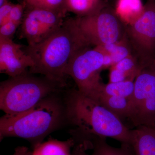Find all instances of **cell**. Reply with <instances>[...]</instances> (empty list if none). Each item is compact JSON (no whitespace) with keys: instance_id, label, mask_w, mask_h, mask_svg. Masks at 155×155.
I'll return each mask as SVG.
<instances>
[{"instance_id":"obj_1","label":"cell","mask_w":155,"mask_h":155,"mask_svg":"<svg viewBox=\"0 0 155 155\" xmlns=\"http://www.w3.org/2000/svg\"><path fill=\"white\" fill-rule=\"evenodd\" d=\"M67 120L74 127L75 143L89 145L95 139L109 137L121 143L131 141V129L94 100L72 89L65 102Z\"/></svg>"},{"instance_id":"obj_2","label":"cell","mask_w":155,"mask_h":155,"mask_svg":"<svg viewBox=\"0 0 155 155\" xmlns=\"http://www.w3.org/2000/svg\"><path fill=\"white\" fill-rule=\"evenodd\" d=\"M91 46L78 28L75 18H69L44 41L24 46L23 50L34 63L28 72L66 86V69L69 61L76 53Z\"/></svg>"},{"instance_id":"obj_3","label":"cell","mask_w":155,"mask_h":155,"mask_svg":"<svg viewBox=\"0 0 155 155\" xmlns=\"http://www.w3.org/2000/svg\"><path fill=\"white\" fill-rule=\"evenodd\" d=\"M49 96L29 110L18 115L5 114L0 119V139L16 137L35 147L67 119L65 104L56 94Z\"/></svg>"},{"instance_id":"obj_4","label":"cell","mask_w":155,"mask_h":155,"mask_svg":"<svg viewBox=\"0 0 155 155\" xmlns=\"http://www.w3.org/2000/svg\"><path fill=\"white\" fill-rule=\"evenodd\" d=\"M27 72L0 83V109L5 114L18 115L32 109L65 85Z\"/></svg>"},{"instance_id":"obj_5","label":"cell","mask_w":155,"mask_h":155,"mask_svg":"<svg viewBox=\"0 0 155 155\" xmlns=\"http://www.w3.org/2000/svg\"><path fill=\"white\" fill-rule=\"evenodd\" d=\"M104 54L98 47L81 50L69 61L66 74L75 81L78 90L97 101L102 82L101 73L104 69Z\"/></svg>"},{"instance_id":"obj_6","label":"cell","mask_w":155,"mask_h":155,"mask_svg":"<svg viewBox=\"0 0 155 155\" xmlns=\"http://www.w3.org/2000/svg\"><path fill=\"white\" fill-rule=\"evenodd\" d=\"M127 120L135 128L155 129V61L144 65L134 79Z\"/></svg>"},{"instance_id":"obj_7","label":"cell","mask_w":155,"mask_h":155,"mask_svg":"<svg viewBox=\"0 0 155 155\" xmlns=\"http://www.w3.org/2000/svg\"><path fill=\"white\" fill-rule=\"evenodd\" d=\"M75 18L78 28L91 46L111 44L126 36V25L115 10L106 6L94 14Z\"/></svg>"},{"instance_id":"obj_8","label":"cell","mask_w":155,"mask_h":155,"mask_svg":"<svg viewBox=\"0 0 155 155\" xmlns=\"http://www.w3.org/2000/svg\"><path fill=\"white\" fill-rule=\"evenodd\" d=\"M27 7L20 25V37L28 45L38 44L55 32L62 25L67 13L64 10Z\"/></svg>"},{"instance_id":"obj_9","label":"cell","mask_w":155,"mask_h":155,"mask_svg":"<svg viewBox=\"0 0 155 155\" xmlns=\"http://www.w3.org/2000/svg\"><path fill=\"white\" fill-rule=\"evenodd\" d=\"M126 36L142 64L155 61V0H148L140 17L126 26Z\"/></svg>"},{"instance_id":"obj_10","label":"cell","mask_w":155,"mask_h":155,"mask_svg":"<svg viewBox=\"0 0 155 155\" xmlns=\"http://www.w3.org/2000/svg\"><path fill=\"white\" fill-rule=\"evenodd\" d=\"M24 46L13 39L0 36V72L14 77L28 72L33 66L30 56L23 50Z\"/></svg>"},{"instance_id":"obj_11","label":"cell","mask_w":155,"mask_h":155,"mask_svg":"<svg viewBox=\"0 0 155 155\" xmlns=\"http://www.w3.org/2000/svg\"><path fill=\"white\" fill-rule=\"evenodd\" d=\"M143 65L135 55H131L110 68L109 82L134 81Z\"/></svg>"},{"instance_id":"obj_12","label":"cell","mask_w":155,"mask_h":155,"mask_svg":"<svg viewBox=\"0 0 155 155\" xmlns=\"http://www.w3.org/2000/svg\"><path fill=\"white\" fill-rule=\"evenodd\" d=\"M130 144L136 155H155V129L140 126L131 129Z\"/></svg>"},{"instance_id":"obj_13","label":"cell","mask_w":155,"mask_h":155,"mask_svg":"<svg viewBox=\"0 0 155 155\" xmlns=\"http://www.w3.org/2000/svg\"><path fill=\"white\" fill-rule=\"evenodd\" d=\"M142 0H117L115 12L126 26L140 17L144 11Z\"/></svg>"},{"instance_id":"obj_14","label":"cell","mask_w":155,"mask_h":155,"mask_svg":"<svg viewBox=\"0 0 155 155\" xmlns=\"http://www.w3.org/2000/svg\"><path fill=\"white\" fill-rule=\"evenodd\" d=\"M75 144L72 137L65 141L51 139L36 146L33 152L36 155H72Z\"/></svg>"},{"instance_id":"obj_15","label":"cell","mask_w":155,"mask_h":155,"mask_svg":"<svg viewBox=\"0 0 155 155\" xmlns=\"http://www.w3.org/2000/svg\"><path fill=\"white\" fill-rule=\"evenodd\" d=\"M105 6L102 0H64L63 9L80 17L94 14Z\"/></svg>"},{"instance_id":"obj_16","label":"cell","mask_w":155,"mask_h":155,"mask_svg":"<svg viewBox=\"0 0 155 155\" xmlns=\"http://www.w3.org/2000/svg\"><path fill=\"white\" fill-rule=\"evenodd\" d=\"M130 99L121 97L100 95L97 102L118 117L123 120L128 119L130 111Z\"/></svg>"},{"instance_id":"obj_17","label":"cell","mask_w":155,"mask_h":155,"mask_svg":"<svg viewBox=\"0 0 155 155\" xmlns=\"http://www.w3.org/2000/svg\"><path fill=\"white\" fill-rule=\"evenodd\" d=\"M134 91V81L109 82L107 84L102 83L100 87L98 98L100 95H104L131 99L133 96Z\"/></svg>"},{"instance_id":"obj_18","label":"cell","mask_w":155,"mask_h":155,"mask_svg":"<svg viewBox=\"0 0 155 155\" xmlns=\"http://www.w3.org/2000/svg\"><path fill=\"white\" fill-rule=\"evenodd\" d=\"M106 139L98 138L91 141V155H136L131 144L122 143L120 147H115L108 144Z\"/></svg>"},{"instance_id":"obj_19","label":"cell","mask_w":155,"mask_h":155,"mask_svg":"<svg viewBox=\"0 0 155 155\" xmlns=\"http://www.w3.org/2000/svg\"><path fill=\"white\" fill-rule=\"evenodd\" d=\"M97 47L104 52L107 53L111 56L114 65L128 56L135 55L127 36L114 43Z\"/></svg>"},{"instance_id":"obj_20","label":"cell","mask_w":155,"mask_h":155,"mask_svg":"<svg viewBox=\"0 0 155 155\" xmlns=\"http://www.w3.org/2000/svg\"><path fill=\"white\" fill-rule=\"evenodd\" d=\"M26 6L53 10H64V0H25Z\"/></svg>"},{"instance_id":"obj_21","label":"cell","mask_w":155,"mask_h":155,"mask_svg":"<svg viewBox=\"0 0 155 155\" xmlns=\"http://www.w3.org/2000/svg\"><path fill=\"white\" fill-rule=\"evenodd\" d=\"M26 8V4L25 1L22 3L15 4L11 11L10 20L20 26Z\"/></svg>"},{"instance_id":"obj_22","label":"cell","mask_w":155,"mask_h":155,"mask_svg":"<svg viewBox=\"0 0 155 155\" xmlns=\"http://www.w3.org/2000/svg\"><path fill=\"white\" fill-rule=\"evenodd\" d=\"M20 25L11 20L0 26V36L13 39V37Z\"/></svg>"},{"instance_id":"obj_23","label":"cell","mask_w":155,"mask_h":155,"mask_svg":"<svg viewBox=\"0 0 155 155\" xmlns=\"http://www.w3.org/2000/svg\"><path fill=\"white\" fill-rule=\"evenodd\" d=\"M14 5V3L10 2L0 6V26L10 20L11 11Z\"/></svg>"},{"instance_id":"obj_24","label":"cell","mask_w":155,"mask_h":155,"mask_svg":"<svg viewBox=\"0 0 155 155\" xmlns=\"http://www.w3.org/2000/svg\"><path fill=\"white\" fill-rule=\"evenodd\" d=\"M87 150L82 143H75L72 149V155H88L86 152Z\"/></svg>"},{"instance_id":"obj_25","label":"cell","mask_w":155,"mask_h":155,"mask_svg":"<svg viewBox=\"0 0 155 155\" xmlns=\"http://www.w3.org/2000/svg\"><path fill=\"white\" fill-rule=\"evenodd\" d=\"M31 152L28 148L25 147H19L15 149V152L11 155H31Z\"/></svg>"},{"instance_id":"obj_26","label":"cell","mask_w":155,"mask_h":155,"mask_svg":"<svg viewBox=\"0 0 155 155\" xmlns=\"http://www.w3.org/2000/svg\"><path fill=\"white\" fill-rule=\"evenodd\" d=\"M10 0H0V6H2L6 3L10 2Z\"/></svg>"},{"instance_id":"obj_27","label":"cell","mask_w":155,"mask_h":155,"mask_svg":"<svg viewBox=\"0 0 155 155\" xmlns=\"http://www.w3.org/2000/svg\"><path fill=\"white\" fill-rule=\"evenodd\" d=\"M31 155H35V154L33 152H32V154H31Z\"/></svg>"}]
</instances>
